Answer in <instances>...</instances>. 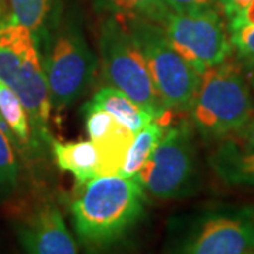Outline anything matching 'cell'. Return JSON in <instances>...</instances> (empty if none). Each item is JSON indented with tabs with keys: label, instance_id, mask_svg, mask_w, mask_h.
I'll return each mask as SVG.
<instances>
[{
	"label": "cell",
	"instance_id": "603a6c76",
	"mask_svg": "<svg viewBox=\"0 0 254 254\" xmlns=\"http://www.w3.org/2000/svg\"><path fill=\"white\" fill-rule=\"evenodd\" d=\"M249 1H252V0H216L219 7L222 9L223 14H225V18L233 16L242 7H245Z\"/></svg>",
	"mask_w": 254,
	"mask_h": 254
},
{
	"label": "cell",
	"instance_id": "3957f363",
	"mask_svg": "<svg viewBox=\"0 0 254 254\" xmlns=\"http://www.w3.org/2000/svg\"><path fill=\"white\" fill-rule=\"evenodd\" d=\"M0 82L17 95L27 112L34 153L51 147V100L47 78L31 30L9 16L0 21Z\"/></svg>",
	"mask_w": 254,
	"mask_h": 254
},
{
	"label": "cell",
	"instance_id": "277c9868",
	"mask_svg": "<svg viewBox=\"0 0 254 254\" xmlns=\"http://www.w3.org/2000/svg\"><path fill=\"white\" fill-rule=\"evenodd\" d=\"M190 123L206 140H225L254 116V95L239 60L206 69L190 109Z\"/></svg>",
	"mask_w": 254,
	"mask_h": 254
},
{
	"label": "cell",
	"instance_id": "9c48e42d",
	"mask_svg": "<svg viewBox=\"0 0 254 254\" xmlns=\"http://www.w3.org/2000/svg\"><path fill=\"white\" fill-rule=\"evenodd\" d=\"M161 26L174 48L200 75L233 54L226 24L215 7L170 11Z\"/></svg>",
	"mask_w": 254,
	"mask_h": 254
},
{
	"label": "cell",
	"instance_id": "e0dca14e",
	"mask_svg": "<svg viewBox=\"0 0 254 254\" xmlns=\"http://www.w3.org/2000/svg\"><path fill=\"white\" fill-rule=\"evenodd\" d=\"M11 14L17 23L31 30L38 44L40 37L46 31L47 24L55 9L54 0H9Z\"/></svg>",
	"mask_w": 254,
	"mask_h": 254
},
{
	"label": "cell",
	"instance_id": "7402d4cb",
	"mask_svg": "<svg viewBox=\"0 0 254 254\" xmlns=\"http://www.w3.org/2000/svg\"><path fill=\"white\" fill-rule=\"evenodd\" d=\"M229 140L233 141L240 148L254 150V116L250 119V122L246 126L242 127L232 137H229Z\"/></svg>",
	"mask_w": 254,
	"mask_h": 254
},
{
	"label": "cell",
	"instance_id": "7a4b0ae2",
	"mask_svg": "<svg viewBox=\"0 0 254 254\" xmlns=\"http://www.w3.org/2000/svg\"><path fill=\"white\" fill-rule=\"evenodd\" d=\"M38 51L51 108L55 113H63L88 93L98 69V57L78 14L55 4L46 31L38 40Z\"/></svg>",
	"mask_w": 254,
	"mask_h": 254
},
{
	"label": "cell",
	"instance_id": "9a60e30c",
	"mask_svg": "<svg viewBox=\"0 0 254 254\" xmlns=\"http://www.w3.org/2000/svg\"><path fill=\"white\" fill-rule=\"evenodd\" d=\"M167 126V119H155L134 134V138L128 147L123 168L120 171L122 177H134L144 167L164 136Z\"/></svg>",
	"mask_w": 254,
	"mask_h": 254
},
{
	"label": "cell",
	"instance_id": "2e32d148",
	"mask_svg": "<svg viewBox=\"0 0 254 254\" xmlns=\"http://www.w3.org/2000/svg\"><path fill=\"white\" fill-rule=\"evenodd\" d=\"M0 116L4 119L16 138V147L34 154L31 127L21 100L9 86L0 82Z\"/></svg>",
	"mask_w": 254,
	"mask_h": 254
},
{
	"label": "cell",
	"instance_id": "ba28073f",
	"mask_svg": "<svg viewBox=\"0 0 254 254\" xmlns=\"http://www.w3.org/2000/svg\"><path fill=\"white\" fill-rule=\"evenodd\" d=\"M167 254H254V208L209 209L192 216L177 229Z\"/></svg>",
	"mask_w": 254,
	"mask_h": 254
},
{
	"label": "cell",
	"instance_id": "ffe728a7",
	"mask_svg": "<svg viewBox=\"0 0 254 254\" xmlns=\"http://www.w3.org/2000/svg\"><path fill=\"white\" fill-rule=\"evenodd\" d=\"M170 11L184 13L192 10H203L215 7L216 0H164Z\"/></svg>",
	"mask_w": 254,
	"mask_h": 254
},
{
	"label": "cell",
	"instance_id": "52a82bcc",
	"mask_svg": "<svg viewBox=\"0 0 254 254\" xmlns=\"http://www.w3.org/2000/svg\"><path fill=\"white\" fill-rule=\"evenodd\" d=\"M98 46L102 73L109 86L123 92L155 119H167L170 110L163 106L144 57L125 24L106 16L100 23Z\"/></svg>",
	"mask_w": 254,
	"mask_h": 254
},
{
	"label": "cell",
	"instance_id": "4fadbf2b",
	"mask_svg": "<svg viewBox=\"0 0 254 254\" xmlns=\"http://www.w3.org/2000/svg\"><path fill=\"white\" fill-rule=\"evenodd\" d=\"M92 106L106 110L123 126L131 130L134 134L150 125L155 118L144 108L137 105L134 100L126 96L123 92L112 86H103L88 102Z\"/></svg>",
	"mask_w": 254,
	"mask_h": 254
},
{
	"label": "cell",
	"instance_id": "7c38bea8",
	"mask_svg": "<svg viewBox=\"0 0 254 254\" xmlns=\"http://www.w3.org/2000/svg\"><path fill=\"white\" fill-rule=\"evenodd\" d=\"M209 164L229 185L254 188V150L240 148L225 138L209 157Z\"/></svg>",
	"mask_w": 254,
	"mask_h": 254
},
{
	"label": "cell",
	"instance_id": "d4e9b609",
	"mask_svg": "<svg viewBox=\"0 0 254 254\" xmlns=\"http://www.w3.org/2000/svg\"><path fill=\"white\" fill-rule=\"evenodd\" d=\"M0 118H1V116H0Z\"/></svg>",
	"mask_w": 254,
	"mask_h": 254
},
{
	"label": "cell",
	"instance_id": "8fae6325",
	"mask_svg": "<svg viewBox=\"0 0 254 254\" xmlns=\"http://www.w3.org/2000/svg\"><path fill=\"white\" fill-rule=\"evenodd\" d=\"M51 150L60 170L72 174L78 184L98 177L120 175L126 154L95 141L63 143L53 138Z\"/></svg>",
	"mask_w": 254,
	"mask_h": 254
},
{
	"label": "cell",
	"instance_id": "30bf717a",
	"mask_svg": "<svg viewBox=\"0 0 254 254\" xmlns=\"http://www.w3.org/2000/svg\"><path fill=\"white\" fill-rule=\"evenodd\" d=\"M24 254H79L61 210L50 198L37 200L17 226Z\"/></svg>",
	"mask_w": 254,
	"mask_h": 254
},
{
	"label": "cell",
	"instance_id": "cb8c5ba5",
	"mask_svg": "<svg viewBox=\"0 0 254 254\" xmlns=\"http://www.w3.org/2000/svg\"><path fill=\"white\" fill-rule=\"evenodd\" d=\"M246 73H247V79H249V83H250V86H252V91H253L254 95V65L253 66H250V68H247V69H246Z\"/></svg>",
	"mask_w": 254,
	"mask_h": 254
},
{
	"label": "cell",
	"instance_id": "6da1fadb",
	"mask_svg": "<svg viewBox=\"0 0 254 254\" xmlns=\"http://www.w3.org/2000/svg\"><path fill=\"white\" fill-rule=\"evenodd\" d=\"M147 193L136 177L106 175L78 184L69 205L78 240L89 253L118 245L143 219Z\"/></svg>",
	"mask_w": 254,
	"mask_h": 254
},
{
	"label": "cell",
	"instance_id": "44dd1931",
	"mask_svg": "<svg viewBox=\"0 0 254 254\" xmlns=\"http://www.w3.org/2000/svg\"><path fill=\"white\" fill-rule=\"evenodd\" d=\"M245 26H254V0L249 1L245 7H242L233 16L226 18L227 31Z\"/></svg>",
	"mask_w": 254,
	"mask_h": 254
},
{
	"label": "cell",
	"instance_id": "ac0fdd59",
	"mask_svg": "<svg viewBox=\"0 0 254 254\" xmlns=\"http://www.w3.org/2000/svg\"><path fill=\"white\" fill-rule=\"evenodd\" d=\"M20 167L14 145L0 128V190L10 193L17 188Z\"/></svg>",
	"mask_w": 254,
	"mask_h": 254
},
{
	"label": "cell",
	"instance_id": "5bb4252c",
	"mask_svg": "<svg viewBox=\"0 0 254 254\" xmlns=\"http://www.w3.org/2000/svg\"><path fill=\"white\" fill-rule=\"evenodd\" d=\"M95 10L122 18H145L161 24L168 16L170 9L164 0H89Z\"/></svg>",
	"mask_w": 254,
	"mask_h": 254
},
{
	"label": "cell",
	"instance_id": "8992f818",
	"mask_svg": "<svg viewBox=\"0 0 254 254\" xmlns=\"http://www.w3.org/2000/svg\"><path fill=\"white\" fill-rule=\"evenodd\" d=\"M134 177L145 193L155 199L178 200L192 196L199 187L193 125L180 120L167 126L153 154Z\"/></svg>",
	"mask_w": 254,
	"mask_h": 254
},
{
	"label": "cell",
	"instance_id": "5b68a950",
	"mask_svg": "<svg viewBox=\"0 0 254 254\" xmlns=\"http://www.w3.org/2000/svg\"><path fill=\"white\" fill-rule=\"evenodd\" d=\"M120 21L144 57L164 108L170 112H190L200 73L174 48L161 24L137 17Z\"/></svg>",
	"mask_w": 254,
	"mask_h": 254
},
{
	"label": "cell",
	"instance_id": "d6986e66",
	"mask_svg": "<svg viewBox=\"0 0 254 254\" xmlns=\"http://www.w3.org/2000/svg\"><path fill=\"white\" fill-rule=\"evenodd\" d=\"M232 48L239 63L247 69L254 65V26H245L229 30Z\"/></svg>",
	"mask_w": 254,
	"mask_h": 254
}]
</instances>
